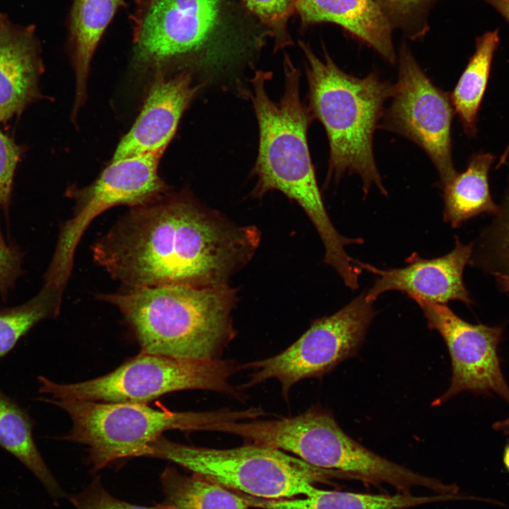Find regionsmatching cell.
Returning <instances> with one entry per match:
<instances>
[{"label": "cell", "mask_w": 509, "mask_h": 509, "mask_svg": "<svg viewBox=\"0 0 509 509\" xmlns=\"http://www.w3.org/2000/svg\"><path fill=\"white\" fill-rule=\"evenodd\" d=\"M255 226H238L187 192L131 208L93 246L95 262L124 288L227 285L260 242Z\"/></svg>", "instance_id": "1"}, {"label": "cell", "mask_w": 509, "mask_h": 509, "mask_svg": "<svg viewBox=\"0 0 509 509\" xmlns=\"http://www.w3.org/2000/svg\"><path fill=\"white\" fill-rule=\"evenodd\" d=\"M129 17L132 63L154 72L234 70L271 37L240 0H152Z\"/></svg>", "instance_id": "2"}, {"label": "cell", "mask_w": 509, "mask_h": 509, "mask_svg": "<svg viewBox=\"0 0 509 509\" xmlns=\"http://www.w3.org/2000/svg\"><path fill=\"white\" fill-rule=\"evenodd\" d=\"M284 90L279 102L267 94L271 72L257 70L249 93L259 127L258 154L253 174L257 177L251 192L262 199L278 190L295 201L316 228L325 255L336 257L350 239L336 230L327 212L317 185L308 144L307 132L312 115L300 98V74L289 56L283 59Z\"/></svg>", "instance_id": "3"}, {"label": "cell", "mask_w": 509, "mask_h": 509, "mask_svg": "<svg viewBox=\"0 0 509 509\" xmlns=\"http://www.w3.org/2000/svg\"><path fill=\"white\" fill-rule=\"evenodd\" d=\"M98 299L119 310L141 352L194 360L219 359L236 335L232 312L237 294L228 284L124 288L100 294Z\"/></svg>", "instance_id": "4"}, {"label": "cell", "mask_w": 509, "mask_h": 509, "mask_svg": "<svg viewBox=\"0 0 509 509\" xmlns=\"http://www.w3.org/2000/svg\"><path fill=\"white\" fill-rule=\"evenodd\" d=\"M298 43L306 60L308 109L322 124L328 138L327 182L337 181L345 173H355L362 180L365 194L374 185L387 195L375 165L373 141L394 86L375 73L363 78L347 74L325 49L321 59L308 44Z\"/></svg>", "instance_id": "5"}, {"label": "cell", "mask_w": 509, "mask_h": 509, "mask_svg": "<svg viewBox=\"0 0 509 509\" xmlns=\"http://www.w3.org/2000/svg\"><path fill=\"white\" fill-rule=\"evenodd\" d=\"M233 433L249 444L291 452L310 465L368 486L386 484L404 493L416 487L458 493L457 485L415 472L365 447L343 431L329 410L317 405L295 416L237 422Z\"/></svg>", "instance_id": "6"}, {"label": "cell", "mask_w": 509, "mask_h": 509, "mask_svg": "<svg viewBox=\"0 0 509 509\" xmlns=\"http://www.w3.org/2000/svg\"><path fill=\"white\" fill-rule=\"evenodd\" d=\"M39 401L63 409L72 426L64 440L88 447V461L97 472L122 459L144 457L148 445L169 431H209L228 422L259 418V407L245 410L221 409L210 411L155 409L147 404L83 400Z\"/></svg>", "instance_id": "7"}, {"label": "cell", "mask_w": 509, "mask_h": 509, "mask_svg": "<svg viewBox=\"0 0 509 509\" xmlns=\"http://www.w3.org/2000/svg\"><path fill=\"white\" fill-rule=\"evenodd\" d=\"M144 457L168 460L226 488L265 499L304 496L317 483L342 478L283 450L256 444L215 449L175 443L162 435L148 445Z\"/></svg>", "instance_id": "8"}, {"label": "cell", "mask_w": 509, "mask_h": 509, "mask_svg": "<svg viewBox=\"0 0 509 509\" xmlns=\"http://www.w3.org/2000/svg\"><path fill=\"white\" fill-rule=\"evenodd\" d=\"M242 369L230 359L194 360L140 352L112 371L90 380L60 383L37 377L38 392L54 400L147 404L165 394L209 390L243 401L230 379Z\"/></svg>", "instance_id": "9"}, {"label": "cell", "mask_w": 509, "mask_h": 509, "mask_svg": "<svg viewBox=\"0 0 509 509\" xmlns=\"http://www.w3.org/2000/svg\"><path fill=\"white\" fill-rule=\"evenodd\" d=\"M376 312L363 293L332 315L315 320L298 340L281 353L242 365L251 370L242 390L270 379L277 380L281 394L289 399L298 382L320 378L355 356Z\"/></svg>", "instance_id": "10"}, {"label": "cell", "mask_w": 509, "mask_h": 509, "mask_svg": "<svg viewBox=\"0 0 509 509\" xmlns=\"http://www.w3.org/2000/svg\"><path fill=\"white\" fill-rule=\"evenodd\" d=\"M162 156L148 153L112 160L88 186L67 189V197L74 199L76 204L72 218L61 228L48 268L52 274L69 280L76 247L100 214L116 206H142L170 192L158 172Z\"/></svg>", "instance_id": "11"}, {"label": "cell", "mask_w": 509, "mask_h": 509, "mask_svg": "<svg viewBox=\"0 0 509 509\" xmlns=\"http://www.w3.org/2000/svg\"><path fill=\"white\" fill-rule=\"evenodd\" d=\"M382 128L409 139L428 154L444 187L457 173L452 156L453 107L447 93L435 86L406 45L399 52V76Z\"/></svg>", "instance_id": "12"}, {"label": "cell", "mask_w": 509, "mask_h": 509, "mask_svg": "<svg viewBox=\"0 0 509 509\" xmlns=\"http://www.w3.org/2000/svg\"><path fill=\"white\" fill-rule=\"evenodd\" d=\"M414 300L422 310L428 327L443 337L451 358L450 387L433 405H440L462 392L494 393L509 404V387L498 354L503 328L471 324L445 304L418 298Z\"/></svg>", "instance_id": "13"}, {"label": "cell", "mask_w": 509, "mask_h": 509, "mask_svg": "<svg viewBox=\"0 0 509 509\" xmlns=\"http://www.w3.org/2000/svg\"><path fill=\"white\" fill-rule=\"evenodd\" d=\"M455 247L444 256L423 259L416 254L406 260L402 268L381 269L356 260L357 264L377 276L373 286L365 293V300L373 303L383 293L399 291L413 300L422 299L446 304L461 301L469 306L474 303L467 289L463 273L469 264L473 242L464 244L455 236Z\"/></svg>", "instance_id": "14"}, {"label": "cell", "mask_w": 509, "mask_h": 509, "mask_svg": "<svg viewBox=\"0 0 509 509\" xmlns=\"http://www.w3.org/2000/svg\"><path fill=\"white\" fill-rule=\"evenodd\" d=\"M142 110L119 143L112 160L163 154L189 104L203 88L189 71H156Z\"/></svg>", "instance_id": "15"}, {"label": "cell", "mask_w": 509, "mask_h": 509, "mask_svg": "<svg viewBox=\"0 0 509 509\" xmlns=\"http://www.w3.org/2000/svg\"><path fill=\"white\" fill-rule=\"evenodd\" d=\"M40 52L34 25H18L0 13V123L21 113L38 95Z\"/></svg>", "instance_id": "16"}, {"label": "cell", "mask_w": 509, "mask_h": 509, "mask_svg": "<svg viewBox=\"0 0 509 509\" xmlns=\"http://www.w3.org/2000/svg\"><path fill=\"white\" fill-rule=\"evenodd\" d=\"M296 11L304 25L332 23L395 62L392 26L375 0H295Z\"/></svg>", "instance_id": "17"}, {"label": "cell", "mask_w": 509, "mask_h": 509, "mask_svg": "<svg viewBox=\"0 0 509 509\" xmlns=\"http://www.w3.org/2000/svg\"><path fill=\"white\" fill-rule=\"evenodd\" d=\"M127 6V0L73 1L67 27L68 48L76 78L73 115L85 102L90 63L98 43L117 11Z\"/></svg>", "instance_id": "18"}, {"label": "cell", "mask_w": 509, "mask_h": 509, "mask_svg": "<svg viewBox=\"0 0 509 509\" xmlns=\"http://www.w3.org/2000/svg\"><path fill=\"white\" fill-rule=\"evenodd\" d=\"M240 494L251 508L261 509H406L457 498L449 494L415 496L398 492L373 494L324 490L316 486L308 495L292 498L265 499Z\"/></svg>", "instance_id": "19"}, {"label": "cell", "mask_w": 509, "mask_h": 509, "mask_svg": "<svg viewBox=\"0 0 509 509\" xmlns=\"http://www.w3.org/2000/svg\"><path fill=\"white\" fill-rule=\"evenodd\" d=\"M495 157L491 153H474L464 171L457 173L444 187L443 219L452 228L477 216H493L498 204L493 201L489 187L488 175Z\"/></svg>", "instance_id": "20"}, {"label": "cell", "mask_w": 509, "mask_h": 509, "mask_svg": "<svg viewBox=\"0 0 509 509\" xmlns=\"http://www.w3.org/2000/svg\"><path fill=\"white\" fill-rule=\"evenodd\" d=\"M33 427L28 410L0 387V447L25 466L52 496H62L35 443Z\"/></svg>", "instance_id": "21"}, {"label": "cell", "mask_w": 509, "mask_h": 509, "mask_svg": "<svg viewBox=\"0 0 509 509\" xmlns=\"http://www.w3.org/2000/svg\"><path fill=\"white\" fill-rule=\"evenodd\" d=\"M500 41L499 30L488 31L476 39L475 50L450 95L464 132L474 137L478 113L486 92L494 54Z\"/></svg>", "instance_id": "22"}, {"label": "cell", "mask_w": 509, "mask_h": 509, "mask_svg": "<svg viewBox=\"0 0 509 509\" xmlns=\"http://www.w3.org/2000/svg\"><path fill=\"white\" fill-rule=\"evenodd\" d=\"M160 481L165 504L174 509H250L240 492L192 473L187 476L172 467Z\"/></svg>", "instance_id": "23"}, {"label": "cell", "mask_w": 509, "mask_h": 509, "mask_svg": "<svg viewBox=\"0 0 509 509\" xmlns=\"http://www.w3.org/2000/svg\"><path fill=\"white\" fill-rule=\"evenodd\" d=\"M64 289L45 281L40 291L23 303L11 307L0 305V358L12 351L39 322L58 316Z\"/></svg>", "instance_id": "24"}, {"label": "cell", "mask_w": 509, "mask_h": 509, "mask_svg": "<svg viewBox=\"0 0 509 509\" xmlns=\"http://www.w3.org/2000/svg\"><path fill=\"white\" fill-rule=\"evenodd\" d=\"M469 264L492 276L509 293V179L497 212L473 242Z\"/></svg>", "instance_id": "25"}, {"label": "cell", "mask_w": 509, "mask_h": 509, "mask_svg": "<svg viewBox=\"0 0 509 509\" xmlns=\"http://www.w3.org/2000/svg\"><path fill=\"white\" fill-rule=\"evenodd\" d=\"M245 7L271 33L275 50L293 44L288 21L296 11L295 0H241Z\"/></svg>", "instance_id": "26"}, {"label": "cell", "mask_w": 509, "mask_h": 509, "mask_svg": "<svg viewBox=\"0 0 509 509\" xmlns=\"http://www.w3.org/2000/svg\"><path fill=\"white\" fill-rule=\"evenodd\" d=\"M436 0H375L393 28L402 29L411 38L423 35L428 29L426 17Z\"/></svg>", "instance_id": "27"}, {"label": "cell", "mask_w": 509, "mask_h": 509, "mask_svg": "<svg viewBox=\"0 0 509 509\" xmlns=\"http://www.w3.org/2000/svg\"><path fill=\"white\" fill-rule=\"evenodd\" d=\"M70 501L76 509H174L165 503L144 507L121 501L109 493L96 479Z\"/></svg>", "instance_id": "28"}, {"label": "cell", "mask_w": 509, "mask_h": 509, "mask_svg": "<svg viewBox=\"0 0 509 509\" xmlns=\"http://www.w3.org/2000/svg\"><path fill=\"white\" fill-rule=\"evenodd\" d=\"M21 153V148L0 131V214L6 212L10 204L14 172Z\"/></svg>", "instance_id": "29"}, {"label": "cell", "mask_w": 509, "mask_h": 509, "mask_svg": "<svg viewBox=\"0 0 509 509\" xmlns=\"http://www.w3.org/2000/svg\"><path fill=\"white\" fill-rule=\"evenodd\" d=\"M22 255L15 247L6 244L0 233V300H4L21 274Z\"/></svg>", "instance_id": "30"}, {"label": "cell", "mask_w": 509, "mask_h": 509, "mask_svg": "<svg viewBox=\"0 0 509 509\" xmlns=\"http://www.w3.org/2000/svg\"><path fill=\"white\" fill-rule=\"evenodd\" d=\"M492 6L509 23V0H481Z\"/></svg>", "instance_id": "31"}, {"label": "cell", "mask_w": 509, "mask_h": 509, "mask_svg": "<svg viewBox=\"0 0 509 509\" xmlns=\"http://www.w3.org/2000/svg\"><path fill=\"white\" fill-rule=\"evenodd\" d=\"M492 427L495 431L509 435V416L502 420L495 422Z\"/></svg>", "instance_id": "32"}, {"label": "cell", "mask_w": 509, "mask_h": 509, "mask_svg": "<svg viewBox=\"0 0 509 509\" xmlns=\"http://www.w3.org/2000/svg\"><path fill=\"white\" fill-rule=\"evenodd\" d=\"M503 464L505 465V467L509 472V440H508V443L505 445L504 450H503Z\"/></svg>", "instance_id": "33"}, {"label": "cell", "mask_w": 509, "mask_h": 509, "mask_svg": "<svg viewBox=\"0 0 509 509\" xmlns=\"http://www.w3.org/2000/svg\"><path fill=\"white\" fill-rule=\"evenodd\" d=\"M151 1H152V0H139V3L140 4H146L149 3V2Z\"/></svg>", "instance_id": "34"}]
</instances>
